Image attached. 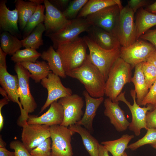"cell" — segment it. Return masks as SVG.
Listing matches in <instances>:
<instances>
[{
	"label": "cell",
	"instance_id": "8",
	"mask_svg": "<svg viewBox=\"0 0 156 156\" xmlns=\"http://www.w3.org/2000/svg\"><path fill=\"white\" fill-rule=\"evenodd\" d=\"M92 26L86 18H77L58 32L45 36L50 38L56 49L60 44L73 41L81 33L87 32Z\"/></svg>",
	"mask_w": 156,
	"mask_h": 156
},
{
	"label": "cell",
	"instance_id": "47",
	"mask_svg": "<svg viewBox=\"0 0 156 156\" xmlns=\"http://www.w3.org/2000/svg\"><path fill=\"white\" fill-rule=\"evenodd\" d=\"M145 10L150 12L156 14V1L147 6Z\"/></svg>",
	"mask_w": 156,
	"mask_h": 156
},
{
	"label": "cell",
	"instance_id": "52",
	"mask_svg": "<svg viewBox=\"0 0 156 156\" xmlns=\"http://www.w3.org/2000/svg\"><path fill=\"white\" fill-rule=\"evenodd\" d=\"M152 147L156 149V144L152 146Z\"/></svg>",
	"mask_w": 156,
	"mask_h": 156
},
{
	"label": "cell",
	"instance_id": "36",
	"mask_svg": "<svg viewBox=\"0 0 156 156\" xmlns=\"http://www.w3.org/2000/svg\"><path fill=\"white\" fill-rule=\"evenodd\" d=\"M142 65L145 80L149 89L156 79V68L147 61L142 62Z\"/></svg>",
	"mask_w": 156,
	"mask_h": 156
},
{
	"label": "cell",
	"instance_id": "40",
	"mask_svg": "<svg viewBox=\"0 0 156 156\" xmlns=\"http://www.w3.org/2000/svg\"><path fill=\"white\" fill-rule=\"evenodd\" d=\"M149 3L147 0H130L128 1L127 5L135 13L138 10L149 5Z\"/></svg>",
	"mask_w": 156,
	"mask_h": 156
},
{
	"label": "cell",
	"instance_id": "6",
	"mask_svg": "<svg viewBox=\"0 0 156 156\" xmlns=\"http://www.w3.org/2000/svg\"><path fill=\"white\" fill-rule=\"evenodd\" d=\"M14 69L18 79V91L20 101L24 110L25 121L27 123L29 114L34 112L37 107V104L30 90V74L19 63H16Z\"/></svg>",
	"mask_w": 156,
	"mask_h": 156
},
{
	"label": "cell",
	"instance_id": "21",
	"mask_svg": "<svg viewBox=\"0 0 156 156\" xmlns=\"http://www.w3.org/2000/svg\"><path fill=\"white\" fill-rule=\"evenodd\" d=\"M82 94L86 102V109L81 120L76 124L83 126L90 133L93 131V121L97 110L104 101L103 97L98 98L91 96L86 91H83Z\"/></svg>",
	"mask_w": 156,
	"mask_h": 156
},
{
	"label": "cell",
	"instance_id": "27",
	"mask_svg": "<svg viewBox=\"0 0 156 156\" xmlns=\"http://www.w3.org/2000/svg\"><path fill=\"white\" fill-rule=\"evenodd\" d=\"M20 64L29 71L30 78L36 83L47 77L51 72L47 63L44 61L37 60L35 62H25Z\"/></svg>",
	"mask_w": 156,
	"mask_h": 156
},
{
	"label": "cell",
	"instance_id": "45",
	"mask_svg": "<svg viewBox=\"0 0 156 156\" xmlns=\"http://www.w3.org/2000/svg\"><path fill=\"white\" fill-rule=\"evenodd\" d=\"M99 156H109L108 151L101 144H99Z\"/></svg>",
	"mask_w": 156,
	"mask_h": 156
},
{
	"label": "cell",
	"instance_id": "12",
	"mask_svg": "<svg viewBox=\"0 0 156 156\" xmlns=\"http://www.w3.org/2000/svg\"><path fill=\"white\" fill-rule=\"evenodd\" d=\"M58 102L64 110V118L61 125L68 127L81 120L83 115L82 109L84 103L81 97L73 94L60 99Z\"/></svg>",
	"mask_w": 156,
	"mask_h": 156
},
{
	"label": "cell",
	"instance_id": "43",
	"mask_svg": "<svg viewBox=\"0 0 156 156\" xmlns=\"http://www.w3.org/2000/svg\"><path fill=\"white\" fill-rule=\"evenodd\" d=\"M49 1L53 5L61 11V10H64L67 8L70 0H51Z\"/></svg>",
	"mask_w": 156,
	"mask_h": 156
},
{
	"label": "cell",
	"instance_id": "35",
	"mask_svg": "<svg viewBox=\"0 0 156 156\" xmlns=\"http://www.w3.org/2000/svg\"><path fill=\"white\" fill-rule=\"evenodd\" d=\"M88 0L70 1L67 8L62 12L64 16L68 20L76 18L80 11Z\"/></svg>",
	"mask_w": 156,
	"mask_h": 156
},
{
	"label": "cell",
	"instance_id": "7",
	"mask_svg": "<svg viewBox=\"0 0 156 156\" xmlns=\"http://www.w3.org/2000/svg\"><path fill=\"white\" fill-rule=\"evenodd\" d=\"M52 142L50 156H73L71 137L75 133L68 127L57 125L50 127Z\"/></svg>",
	"mask_w": 156,
	"mask_h": 156
},
{
	"label": "cell",
	"instance_id": "30",
	"mask_svg": "<svg viewBox=\"0 0 156 156\" xmlns=\"http://www.w3.org/2000/svg\"><path fill=\"white\" fill-rule=\"evenodd\" d=\"M0 37V47L7 55H12L23 47L22 40L8 32L3 31Z\"/></svg>",
	"mask_w": 156,
	"mask_h": 156
},
{
	"label": "cell",
	"instance_id": "25",
	"mask_svg": "<svg viewBox=\"0 0 156 156\" xmlns=\"http://www.w3.org/2000/svg\"><path fill=\"white\" fill-rule=\"evenodd\" d=\"M47 62L51 71L54 74L63 78L66 75L64 70L61 58L52 46L42 52L40 57Z\"/></svg>",
	"mask_w": 156,
	"mask_h": 156
},
{
	"label": "cell",
	"instance_id": "54",
	"mask_svg": "<svg viewBox=\"0 0 156 156\" xmlns=\"http://www.w3.org/2000/svg\"></svg>",
	"mask_w": 156,
	"mask_h": 156
},
{
	"label": "cell",
	"instance_id": "39",
	"mask_svg": "<svg viewBox=\"0 0 156 156\" xmlns=\"http://www.w3.org/2000/svg\"><path fill=\"white\" fill-rule=\"evenodd\" d=\"M147 94L143 100L141 105L150 104L154 107L156 105V79L149 89Z\"/></svg>",
	"mask_w": 156,
	"mask_h": 156
},
{
	"label": "cell",
	"instance_id": "42",
	"mask_svg": "<svg viewBox=\"0 0 156 156\" xmlns=\"http://www.w3.org/2000/svg\"><path fill=\"white\" fill-rule=\"evenodd\" d=\"M139 38L149 42L156 50V29L149 30L142 35Z\"/></svg>",
	"mask_w": 156,
	"mask_h": 156
},
{
	"label": "cell",
	"instance_id": "34",
	"mask_svg": "<svg viewBox=\"0 0 156 156\" xmlns=\"http://www.w3.org/2000/svg\"><path fill=\"white\" fill-rule=\"evenodd\" d=\"M156 144V129H148L146 134L142 138L128 146L127 148L135 151L145 145Z\"/></svg>",
	"mask_w": 156,
	"mask_h": 156
},
{
	"label": "cell",
	"instance_id": "5",
	"mask_svg": "<svg viewBox=\"0 0 156 156\" xmlns=\"http://www.w3.org/2000/svg\"><path fill=\"white\" fill-rule=\"evenodd\" d=\"M135 13L127 5L121 10L114 34L121 46L128 47L136 40Z\"/></svg>",
	"mask_w": 156,
	"mask_h": 156
},
{
	"label": "cell",
	"instance_id": "18",
	"mask_svg": "<svg viewBox=\"0 0 156 156\" xmlns=\"http://www.w3.org/2000/svg\"><path fill=\"white\" fill-rule=\"evenodd\" d=\"M119 101H112L109 98L104 101V114L109 119L111 123L118 132L126 130L130 122L127 119L124 111L119 105Z\"/></svg>",
	"mask_w": 156,
	"mask_h": 156
},
{
	"label": "cell",
	"instance_id": "38",
	"mask_svg": "<svg viewBox=\"0 0 156 156\" xmlns=\"http://www.w3.org/2000/svg\"><path fill=\"white\" fill-rule=\"evenodd\" d=\"M10 148L14 150L15 156H31L22 142L18 140L11 141Z\"/></svg>",
	"mask_w": 156,
	"mask_h": 156
},
{
	"label": "cell",
	"instance_id": "11",
	"mask_svg": "<svg viewBox=\"0 0 156 156\" xmlns=\"http://www.w3.org/2000/svg\"><path fill=\"white\" fill-rule=\"evenodd\" d=\"M156 50L151 44L138 39L128 47L121 46L120 57L129 64L132 69L138 64L147 61Z\"/></svg>",
	"mask_w": 156,
	"mask_h": 156
},
{
	"label": "cell",
	"instance_id": "41",
	"mask_svg": "<svg viewBox=\"0 0 156 156\" xmlns=\"http://www.w3.org/2000/svg\"><path fill=\"white\" fill-rule=\"evenodd\" d=\"M146 122L147 128L156 129V109L147 112L146 116Z\"/></svg>",
	"mask_w": 156,
	"mask_h": 156
},
{
	"label": "cell",
	"instance_id": "22",
	"mask_svg": "<svg viewBox=\"0 0 156 156\" xmlns=\"http://www.w3.org/2000/svg\"><path fill=\"white\" fill-rule=\"evenodd\" d=\"M68 127L80 135L85 148L90 156H99L100 144L88 130L77 124L71 125Z\"/></svg>",
	"mask_w": 156,
	"mask_h": 156
},
{
	"label": "cell",
	"instance_id": "49",
	"mask_svg": "<svg viewBox=\"0 0 156 156\" xmlns=\"http://www.w3.org/2000/svg\"><path fill=\"white\" fill-rule=\"evenodd\" d=\"M6 143L3 140L1 135L0 136V147H5Z\"/></svg>",
	"mask_w": 156,
	"mask_h": 156
},
{
	"label": "cell",
	"instance_id": "48",
	"mask_svg": "<svg viewBox=\"0 0 156 156\" xmlns=\"http://www.w3.org/2000/svg\"><path fill=\"white\" fill-rule=\"evenodd\" d=\"M2 108L0 107V131L2 129L4 125V118L1 113Z\"/></svg>",
	"mask_w": 156,
	"mask_h": 156
},
{
	"label": "cell",
	"instance_id": "16",
	"mask_svg": "<svg viewBox=\"0 0 156 156\" xmlns=\"http://www.w3.org/2000/svg\"><path fill=\"white\" fill-rule=\"evenodd\" d=\"M45 14L44 25L46 29L45 35L59 31L69 23L62 12L53 5L49 1L44 0Z\"/></svg>",
	"mask_w": 156,
	"mask_h": 156
},
{
	"label": "cell",
	"instance_id": "15",
	"mask_svg": "<svg viewBox=\"0 0 156 156\" xmlns=\"http://www.w3.org/2000/svg\"><path fill=\"white\" fill-rule=\"evenodd\" d=\"M50 126L39 124H27L23 127L22 141L29 153L50 138Z\"/></svg>",
	"mask_w": 156,
	"mask_h": 156
},
{
	"label": "cell",
	"instance_id": "4",
	"mask_svg": "<svg viewBox=\"0 0 156 156\" xmlns=\"http://www.w3.org/2000/svg\"><path fill=\"white\" fill-rule=\"evenodd\" d=\"M88 46L89 58L107 80L112 66L120 55V47L110 50L104 49L96 44L88 36L83 37Z\"/></svg>",
	"mask_w": 156,
	"mask_h": 156
},
{
	"label": "cell",
	"instance_id": "51",
	"mask_svg": "<svg viewBox=\"0 0 156 156\" xmlns=\"http://www.w3.org/2000/svg\"><path fill=\"white\" fill-rule=\"evenodd\" d=\"M121 156H128L125 152H124L121 155Z\"/></svg>",
	"mask_w": 156,
	"mask_h": 156
},
{
	"label": "cell",
	"instance_id": "31",
	"mask_svg": "<svg viewBox=\"0 0 156 156\" xmlns=\"http://www.w3.org/2000/svg\"><path fill=\"white\" fill-rule=\"evenodd\" d=\"M45 31L43 23L39 24L28 36L21 40L23 47L36 50L38 49L43 45L42 36Z\"/></svg>",
	"mask_w": 156,
	"mask_h": 156
},
{
	"label": "cell",
	"instance_id": "33",
	"mask_svg": "<svg viewBox=\"0 0 156 156\" xmlns=\"http://www.w3.org/2000/svg\"><path fill=\"white\" fill-rule=\"evenodd\" d=\"M41 54L36 49L25 48L16 51L12 56L11 59L16 63L25 62H35L37 59L41 57Z\"/></svg>",
	"mask_w": 156,
	"mask_h": 156
},
{
	"label": "cell",
	"instance_id": "10",
	"mask_svg": "<svg viewBox=\"0 0 156 156\" xmlns=\"http://www.w3.org/2000/svg\"><path fill=\"white\" fill-rule=\"evenodd\" d=\"M6 58L4 57L0 58V83L2 88L6 92L10 101L16 103L18 105L21 115L17 123L22 125L24 124L25 122L24 110L19 100L18 79L17 75H12L8 72Z\"/></svg>",
	"mask_w": 156,
	"mask_h": 156
},
{
	"label": "cell",
	"instance_id": "29",
	"mask_svg": "<svg viewBox=\"0 0 156 156\" xmlns=\"http://www.w3.org/2000/svg\"><path fill=\"white\" fill-rule=\"evenodd\" d=\"M134 137L133 135L126 134L123 135L119 139L103 141L101 144L112 156H121L125 150L127 148L129 142Z\"/></svg>",
	"mask_w": 156,
	"mask_h": 156
},
{
	"label": "cell",
	"instance_id": "13",
	"mask_svg": "<svg viewBox=\"0 0 156 156\" xmlns=\"http://www.w3.org/2000/svg\"><path fill=\"white\" fill-rule=\"evenodd\" d=\"M123 8L118 5L108 6L85 18L92 25L114 34L120 11Z\"/></svg>",
	"mask_w": 156,
	"mask_h": 156
},
{
	"label": "cell",
	"instance_id": "32",
	"mask_svg": "<svg viewBox=\"0 0 156 156\" xmlns=\"http://www.w3.org/2000/svg\"><path fill=\"white\" fill-rule=\"evenodd\" d=\"M45 10L44 5H38L35 12L28 21L23 30V39L28 36L39 24L44 22Z\"/></svg>",
	"mask_w": 156,
	"mask_h": 156
},
{
	"label": "cell",
	"instance_id": "3",
	"mask_svg": "<svg viewBox=\"0 0 156 156\" xmlns=\"http://www.w3.org/2000/svg\"><path fill=\"white\" fill-rule=\"evenodd\" d=\"M87 45L83 37L60 44L56 49L66 73L81 66L86 60Z\"/></svg>",
	"mask_w": 156,
	"mask_h": 156
},
{
	"label": "cell",
	"instance_id": "19",
	"mask_svg": "<svg viewBox=\"0 0 156 156\" xmlns=\"http://www.w3.org/2000/svg\"><path fill=\"white\" fill-rule=\"evenodd\" d=\"M6 0L0 1V27L3 31H7L20 38L21 33L19 30L18 18L16 8L10 10L7 7Z\"/></svg>",
	"mask_w": 156,
	"mask_h": 156
},
{
	"label": "cell",
	"instance_id": "37",
	"mask_svg": "<svg viewBox=\"0 0 156 156\" xmlns=\"http://www.w3.org/2000/svg\"><path fill=\"white\" fill-rule=\"evenodd\" d=\"M51 140L50 138L46 139L30 152L31 156H50Z\"/></svg>",
	"mask_w": 156,
	"mask_h": 156
},
{
	"label": "cell",
	"instance_id": "17",
	"mask_svg": "<svg viewBox=\"0 0 156 156\" xmlns=\"http://www.w3.org/2000/svg\"><path fill=\"white\" fill-rule=\"evenodd\" d=\"M64 118V110L57 101L53 102L48 110L39 116H29L27 124H39L49 126L61 125Z\"/></svg>",
	"mask_w": 156,
	"mask_h": 156
},
{
	"label": "cell",
	"instance_id": "9",
	"mask_svg": "<svg viewBox=\"0 0 156 156\" xmlns=\"http://www.w3.org/2000/svg\"><path fill=\"white\" fill-rule=\"evenodd\" d=\"M125 92H121L117 98L116 101H121L125 103L129 109L132 115V120L128 127L129 129L133 131L137 136H139L141 130L144 128L147 130L146 116L147 112L151 111L154 106L150 104H147L146 107H142L137 103L136 94L135 90L132 89L130 94L133 100V103L131 105L125 96Z\"/></svg>",
	"mask_w": 156,
	"mask_h": 156
},
{
	"label": "cell",
	"instance_id": "46",
	"mask_svg": "<svg viewBox=\"0 0 156 156\" xmlns=\"http://www.w3.org/2000/svg\"><path fill=\"white\" fill-rule=\"evenodd\" d=\"M147 61L152 63L156 68V50L150 56Z\"/></svg>",
	"mask_w": 156,
	"mask_h": 156
},
{
	"label": "cell",
	"instance_id": "14",
	"mask_svg": "<svg viewBox=\"0 0 156 156\" xmlns=\"http://www.w3.org/2000/svg\"><path fill=\"white\" fill-rule=\"evenodd\" d=\"M41 84L47 90L48 96L39 113L42 112L54 101L73 94L71 89L65 87L62 84L60 77L52 72L49 74L47 77L42 80Z\"/></svg>",
	"mask_w": 156,
	"mask_h": 156
},
{
	"label": "cell",
	"instance_id": "23",
	"mask_svg": "<svg viewBox=\"0 0 156 156\" xmlns=\"http://www.w3.org/2000/svg\"><path fill=\"white\" fill-rule=\"evenodd\" d=\"M135 23L137 40L150 28L156 26V14L141 8L138 10Z\"/></svg>",
	"mask_w": 156,
	"mask_h": 156
},
{
	"label": "cell",
	"instance_id": "26",
	"mask_svg": "<svg viewBox=\"0 0 156 156\" xmlns=\"http://www.w3.org/2000/svg\"><path fill=\"white\" fill-rule=\"evenodd\" d=\"M14 3L18 13V23L20 29L23 30L28 21L35 12L38 5L30 0H16Z\"/></svg>",
	"mask_w": 156,
	"mask_h": 156
},
{
	"label": "cell",
	"instance_id": "2",
	"mask_svg": "<svg viewBox=\"0 0 156 156\" xmlns=\"http://www.w3.org/2000/svg\"><path fill=\"white\" fill-rule=\"evenodd\" d=\"M132 70L131 65L120 57L112 66L106 81L105 94L112 101H116L124 86L131 82Z\"/></svg>",
	"mask_w": 156,
	"mask_h": 156
},
{
	"label": "cell",
	"instance_id": "20",
	"mask_svg": "<svg viewBox=\"0 0 156 156\" xmlns=\"http://www.w3.org/2000/svg\"><path fill=\"white\" fill-rule=\"evenodd\" d=\"M87 32L88 36L103 49L110 50L121 47L115 34L101 28L92 25Z\"/></svg>",
	"mask_w": 156,
	"mask_h": 156
},
{
	"label": "cell",
	"instance_id": "50",
	"mask_svg": "<svg viewBox=\"0 0 156 156\" xmlns=\"http://www.w3.org/2000/svg\"><path fill=\"white\" fill-rule=\"evenodd\" d=\"M31 1L35 3L38 5L41 4L42 3H44V0H30Z\"/></svg>",
	"mask_w": 156,
	"mask_h": 156
},
{
	"label": "cell",
	"instance_id": "28",
	"mask_svg": "<svg viewBox=\"0 0 156 156\" xmlns=\"http://www.w3.org/2000/svg\"><path fill=\"white\" fill-rule=\"evenodd\" d=\"M116 5L123 7L120 0H89L82 8L77 18H85L105 7Z\"/></svg>",
	"mask_w": 156,
	"mask_h": 156
},
{
	"label": "cell",
	"instance_id": "1",
	"mask_svg": "<svg viewBox=\"0 0 156 156\" xmlns=\"http://www.w3.org/2000/svg\"><path fill=\"white\" fill-rule=\"evenodd\" d=\"M65 73L66 76L78 80L92 97L98 98L104 95L106 81L99 70L91 62L88 54L81 66Z\"/></svg>",
	"mask_w": 156,
	"mask_h": 156
},
{
	"label": "cell",
	"instance_id": "24",
	"mask_svg": "<svg viewBox=\"0 0 156 156\" xmlns=\"http://www.w3.org/2000/svg\"><path fill=\"white\" fill-rule=\"evenodd\" d=\"M133 76L131 81L134 85L136 94V102L140 106L144 97L147 94L148 89L146 84L142 69V63L137 65L135 67Z\"/></svg>",
	"mask_w": 156,
	"mask_h": 156
},
{
	"label": "cell",
	"instance_id": "53",
	"mask_svg": "<svg viewBox=\"0 0 156 156\" xmlns=\"http://www.w3.org/2000/svg\"><path fill=\"white\" fill-rule=\"evenodd\" d=\"M156 109V105L154 107L153 109Z\"/></svg>",
	"mask_w": 156,
	"mask_h": 156
},
{
	"label": "cell",
	"instance_id": "44",
	"mask_svg": "<svg viewBox=\"0 0 156 156\" xmlns=\"http://www.w3.org/2000/svg\"><path fill=\"white\" fill-rule=\"evenodd\" d=\"M0 156H15L14 152L8 150L5 147H0Z\"/></svg>",
	"mask_w": 156,
	"mask_h": 156
}]
</instances>
